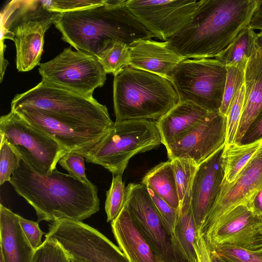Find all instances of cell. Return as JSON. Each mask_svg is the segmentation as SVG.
<instances>
[{"mask_svg":"<svg viewBox=\"0 0 262 262\" xmlns=\"http://www.w3.org/2000/svg\"><path fill=\"white\" fill-rule=\"evenodd\" d=\"M226 67L212 58L187 59L175 68L169 80L180 102H190L219 112L226 80Z\"/></svg>","mask_w":262,"mask_h":262,"instance_id":"52a82bcc","label":"cell"},{"mask_svg":"<svg viewBox=\"0 0 262 262\" xmlns=\"http://www.w3.org/2000/svg\"><path fill=\"white\" fill-rule=\"evenodd\" d=\"M262 140V110L251 122L239 144H247Z\"/></svg>","mask_w":262,"mask_h":262,"instance_id":"ab89813d","label":"cell"},{"mask_svg":"<svg viewBox=\"0 0 262 262\" xmlns=\"http://www.w3.org/2000/svg\"><path fill=\"white\" fill-rule=\"evenodd\" d=\"M0 184L9 182L11 175L20 165L21 158L19 154L4 139L1 138Z\"/></svg>","mask_w":262,"mask_h":262,"instance_id":"836d02e7","label":"cell"},{"mask_svg":"<svg viewBox=\"0 0 262 262\" xmlns=\"http://www.w3.org/2000/svg\"><path fill=\"white\" fill-rule=\"evenodd\" d=\"M19 215L0 205V260L33 262L35 250L26 238L19 224Z\"/></svg>","mask_w":262,"mask_h":262,"instance_id":"44dd1931","label":"cell"},{"mask_svg":"<svg viewBox=\"0 0 262 262\" xmlns=\"http://www.w3.org/2000/svg\"><path fill=\"white\" fill-rule=\"evenodd\" d=\"M174 170L180 208L191 204V194L198 165L191 160L174 158L170 160Z\"/></svg>","mask_w":262,"mask_h":262,"instance_id":"f1b7e54d","label":"cell"},{"mask_svg":"<svg viewBox=\"0 0 262 262\" xmlns=\"http://www.w3.org/2000/svg\"><path fill=\"white\" fill-rule=\"evenodd\" d=\"M23 105L38 108L50 116L72 122L112 128L105 105L94 97L84 96L41 81L27 91L16 95L11 107Z\"/></svg>","mask_w":262,"mask_h":262,"instance_id":"8992f818","label":"cell"},{"mask_svg":"<svg viewBox=\"0 0 262 262\" xmlns=\"http://www.w3.org/2000/svg\"><path fill=\"white\" fill-rule=\"evenodd\" d=\"M212 251L225 262H262L258 254L233 246H221Z\"/></svg>","mask_w":262,"mask_h":262,"instance_id":"74e56055","label":"cell"},{"mask_svg":"<svg viewBox=\"0 0 262 262\" xmlns=\"http://www.w3.org/2000/svg\"><path fill=\"white\" fill-rule=\"evenodd\" d=\"M33 262H74V260L59 244L46 238L35 250Z\"/></svg>","mask_w":262,"mask_h":262,"instance_id":"e575fe53","label":"cell"},{"mask_svg":"<svg viewBox=\"0 0 262 262\" xmlns=\"http://www.w3.org/2000/svg\"><path fill=\"white\" fill-rule=\"evenodd\" d=\"M212 255L214 262H225L223 259H222L220 256H219L218 255L214 253L212 251Z\"/></svg>","mask_w":262,"mask_h":262,"instance_id":"f6af8a7d","label":"cell"},{"mask_svg":"<svg viewBox=\"0 0 262 262\" xmlns=\"http://www.w3.org/2000/svg\"><path fill=\"white\" fill-rule=\"evenodd\" d=\"M129 66L169 80L178 65L185 60L171 49L167 42L140 39L129 45Z\"/></svg>","mask_w":262,"mask_h":262,"instance_id":"d6986e66","label":"cell"},{"mask_svg":"<svg viewBox=\"0 0 262 262\" xmlns=\"http://www.w3.org/2000/svg\"><path fill=\"white\" fill-rule=\"evenodd\" d=\"M257 33L248 26L215 59L226 67L242 66L247 62L256 47Z\"/></svg>","mask_w":262,"mask_h":262,"instance_id":"4316f807","label":"cell"},{"mask_svg":"<svg viewBox=\"0 0 262 262\" xmlns=\"http://www.w3.org/2000/svg\"><path fill=\"white\" fill-rule=\"evenodd\" d=\"M9 183L34 208L38 223L60 218L82 221L100 209L94 184H86L56 168L51 173H43L23 158Z\"/></svg>","mask_w":262,"mask_h":262,"instance_id":"6da1fadb","label":"cell"},{"mask_svg":"<svg viewBox=\"0 0 262 262\" xmlns=\"http://www.w3.org/2000/svg\"><path fill=\"white\" fill-rule=\"evenodd\" d=\"M200 2L128 0L125 5L154 37L165 41L190 21Z\"/></svg>","mask_w":262,"mask_h":262,"instance_id":"4fadbf2b","label":"cell"},{"mask_svg":"<svg viewBox=\"0 0 262 262\" xmlns=\"http://www.w3.org/2000/svg\"><path fill=\"white\" fill-rule=\"evenodd\" d=\"M122 176H113L110 188L106 193L105 211L107 222H112L117 217L126 202V187Z\"/></svg>","mask_w":262,"mask_h":262,"instance_id":"f546056e","label":"cell"},{"mask_svg":"<svg viewBox=\"0 0 262 262\" xmlns=\"http://www.w3.org/2000/svg\"><path fill=\"white\" fill-rule=\"evenodd\" d=\"M245 91L244 83L236 93L228 108L226 115V136L225 145L235 143L243 112Z\"/></svg>","mask_w":262,"mask_h":262,"instance_id":"4dcf8cb0","label":"cell"},{"mask_svg":"<svg viewBox=\"0 0 262 262\" xmlns=\"http://www.w3.org/2000/svg\"><path fill=\"white\" fill-rule=\"evenodd\" d=\"M224 147L198 165L191 194V209L198 230L215 203L224 180Z\"/></svg>","mask_w":262,"mask_h":262,"instance_id":"ac0fdd59","label":"cell"},{"mask_svg":"<svg viewBox=\"0 0 262 262\" xmlns=\"http://www.w3.org/2000/svg\"><path fill=\"white\" fill-rule=\"evenodd\" d=\"M126 1L104 0L100 5L62 13L54 25L63 41L77 51L96 57L108 39L128 45L140 39H151L154 36L128 10Z\"/></svg>","mask_w":262,"mask_h":262,"instance_id":"3957f363","label":"cell"},{"mask_svg":"<svg viewBox=\"0 0 262 262\" xmlns=\"http://www.w3.org/2000/svg\"><path fill=\"white\" fill-rule=\"evenodd\" d=\"M38 66L41 81L86 96L92 97L106 80L107 73L96 56L71 47Z\"/></svg>","mask_w":262,"mask_h":262,"instance_id":"ba28073f","label":"cell"},{"mask_svg":"<svg viewBox=\"0 0 262 262\" xmlns=\"http://www.w3.org/2000/svg\"><path fill=\"white\" fill-rule=\"evenodd\" d=\"M244 84L243 108L235 141L237 144L262 110V51L257 46L247 62Z\"/></svg>","mask_w":262,"mask_h":262,"instance_id":"603a6c76","label":"cell"},{"mask_svg":"<svg viewBox=\"0 0 262 262\" xmlns=\"http://www.w3.org/2000/svg\"><path fill=\"white\" fill-rule=\"evenodd\" d=\"M259 255H260L262 257V253L258 254Z\"/></svg>","mask_w":262,"mask_h":262,"instance_id":"7dc6e473","label":"cell"},{"mask_svg":"<svg viewBox=\"0 0 262 262\" xmlns=\"http://www.w3.org/2000/svg\"><path fill=\"white\" fill-rule=\"evenodd\" d=\"M257 0H202L190 21L166 41L185 59L215 57L249 25Z\"/></svg>","mask_w":262,"mask_h":262,"instance_id":"7a4b0ae2","label":"cell"},{"mask_svg":"<svg viewBox=\"0 0 262 262\" xmlns=\"http://www.w3.org/2000/svg\"><path fill=\"white\" fill-rule=\"evenodd\" d=\"M146 188L164 227L171 237L172 244L174 249L176 242V228L179 216V210L170 206L157 195L151 189L147 187Z\"/></svg>","mask_w":262,"mask_h":262,"instance_id":"d6a6232c","label":"cell"},{"mask_svg":"<svg viewBox=\"0 0 262 262\" xmlns=\"http://www.w3.org/2000/svg\"><path fill=\"white\" fill-rule=\"evenodd\" d=\"M261 187L262 145L234 181H223L216 201L198 231L203 232L234 208L246 205L249 198Z\"/></svg>","mask_w":262,"mask_h":262,"instance_id":"e0dca14e","label":"cell"},{"mask_svg":"<svg viewBox=\"0 0 262 262\" xmlns=\"http://www.w3.org/2000/svg\"><path fill=\"white\" fill-rule=\"evenodd\" d=\"M196 262H214L212 250L203 235L198 231L194 243Z\"/></svg>","mask_w":262,"mask_h":262,"instance_id":"60d3db41","label":"cell"},{"mask_svg":"<svg viewBox=\"0 0 262 262\" xmlns=\"http://www.w3.org/2000/svg\"><path fill=\"white\" fill-rule=\"evenodd\" d=\"M111 227L119 248L129 262H164L143 237L125 205Z\"/></svg>","mask_w":262,"mask_h":262,"instance_id":"ffe728a7","label":"cell"},{"mask_svg":"<svg viewBox=\"0 0 262 262\" xmlns=\"http://www.w3.org/2000/svg\"><path fill=\"white\" fill-rule=\"evenodd\" d=\"M201 233L211 250L228 246L262 253V217L246 205L234 208Z\"/></svg>","mask_w":262,"mask_h":262,"instance_id":"5bb4252c","label":"cell"},{"mask_svg":"<svg viewBox=\"0 0 262 262\" xmlns=\"http://www.w3.org/2000/svg\"><path fill=\"white\" fill-rule=\"evenodd\" d=\"M113 102L115 121H157L179 99L169 79L127 66L114 76Z\"/></svg>","mask_w":262,"mask_h":262,"instance_id":"277c9868","label":"cell"},{"mask_svg":"<svg viewBox=\"0 0 262 262\" xmlns=\"http://www.w3.org/2000/svg\"><path fill=\"white\" fill-rule=\"evenodd\" d=\"M255 42L256 46L260 48L262 51V30L258 33H257Z\"/></svg>","mask_w":262,"mask_h":262,"instance_id":"ee69618b","label":"cell"},{"mask_svg":"<svg viewBox=\"0 0 262 262\" xmlns=\"http://www.w3.org/2000/svg\"><path fill=\"white\" fill-rule=\"evenodd\" d=\"M125 205L154 253L164 261L180 262L146 186L128 184Z\"/></svg>","mask_w":262,"mask_h":262,"instance_id":"9a60e30c","label":"cell"},{"mask_svg":"<svg viewBox=\"0 0 262 262\" xmlns=\"http://www.w3.org/2000/svg\"><path fill=\"white\" fill-rule=\"evenodd\" d=\"M164 262H166V261H164Z\"/></svg>","mask_w":262,"mask_h":262,"instance_id":"c3c4849f","label":"cell"},{"mask_svg":"<svg viewBox=\"0 0 262 262\" xmlns=\"http://www.w3.org/2000/svg\"><path fill=\"white\" fill-rule=\"evenodd\" d=\"M246 67L242 66L226 67L227 75L224 96L219 111L225 117L234 96L244 83Z\"/></svg>","mask_w":262,"mask_h":262,"instance_id":"1f68e13d","label":"cell"},{"mask_svg":"<svg viewBox=\"0 0 262 262\" xmlns=\"http://www.w3.org/2000/svg\"><path fill=\"white\" fill-rule=\"evenodd\" d=\"M161 144L156 121H115L101 140L82 155L87 162L102 166L113 176H122L132 157L154 149Z\"/></svg>","mask_w":262,"mask_h":262,"instance_id":"5b68a950","label":"cell"},{"mask_svg":"<svg viewBox=\"0 0 262 262\" xmlns=\"http://www.w3.org/2000/svg\"><path fill=\"white\" fill-rule=\"evenodd\" d=\"M141 183L172 207L180 210L179 199L171 160L160 163L150 169L143 177Z\"/></svg>","mask_w":262,"mask_h":262,"instance_id":"cb8c5ba5","label":"cell"},{"mask_svg":"<svg viewBox=\"0 0 262 262\" xmlns=\"http://www.w3.org/2000/svg\"><path fill=\"white\" fill-rule=\"evenodd\" d=\"M197 233L191 204L182 206L179 210L174 246L180 262H196L194 243Z\"/></svg>","mask_w":262,"mask_h":262,"instance_id":"d4e9b609","label":"cell"},{"mask_svg":"<svg viewBox=\"0 0 262 262\" xmlns=\"http://www.w3.org/2000/svg\"><path fill=\"white\" fill-rule=\"evenodd\" d=\"M0 137L34 168L47 174L51 173L60 158L68 152L54 139L32 126L12 109L0 118Z\"/></svg>","mask_w":262,"mask_h":262,"instance_id":"30bf717a","label":"cell"},{"mask_svg":"<svg viewBox=\"0 0 262 262\" xmlns=\"http://www.w3.org/2000/svg\"><path fill=\"white\" fill-rule=\"evenodd\" d=\"M249 26L254 30H262V0H257V5Z\"/></svg>","mask_w":262,"mask_h":262,"instance_id":"7bdbcfd3","label":"cell"},{"mask_svg":"<svg viewBox=\"0 0 262 262\" xmlns=\"http://www.w3.org/2000/svg\"><path fill=\"white\" fill-rule=\"evenodd\" d=\"M246 205L254 215L262 217V187L249 198Z\"/></svg>","mask_w":262,"mask_h":262,"instance_id":"b9f144b4","label":"cell"},{"mask_svg":"<svg viewBox=\"0 0 262 262\" xmlns=\"http://www.w3.org/2000/svg\"><path fill=\"white\" fill-rule=\"evenodd\" d=\"M19 224L32 247L36 250L42 244L41 239L45 233L40 229L38 222L30 221L19 216Z\"/></svg>","mask_w":262,"mask_h":262,"instance_id":"f35d334b","label":"cell"},{"mask_svg":"<svg viewBox=\"0 0 262 262\" xmlns=\"http://www.w3.org/2000/svg\"><path fill=\"white\" fill-rule=\"evenodd\" d=\"M11 109L32 126L54 139L68 152L84 154L98 144L111 129L59 119L31 106L19 105L11 107Z\"/></svg>","mask_w":262,"mask_h":262,"instance_id":"8fae6325","label":"cell"},{"mask_svg":"<svg viewBox=\"0 0 262 262\" xmlns=\"http://www.w3.org/2000/svg\"><path fill=\"white\" fill-rule=\"evenodd\" d=\"M97 57L106 73L115 76L129 65V45L116 39L107 40L103 42Z\"/></svg>","mask_w":262,"mask_h":262,"instance_id":"83f0119b","label":"cell"},{"mask_svg":"<svg viewBox=\"0 0 262 262\" xmlns=\"http://www.w3.org/2000/svg\"><path fill=\"white\" fill-rule=\"evenodd\" d=\"M262 145V140L247 144L225 145L222 155L224 182L232 183Z\"/></svg>","mask_w":262,"mask_h":262,"instance_id":"484cf974","label":"cell"},{"mask_svg":"<svg viewBox=\"0 0 262 262\" xmlns=\"http://www.w3.org/2000/svg\"><path fill=\"white\" fill-rule=\"evenodd\" d=\"M43 9L64 13L83 9L104 4V0H52L36 1Z\"/></svg>","mask_w":262,"mask_h":262,"instance_id":"d590c367","label":"cell"},{"mask_svg":"<svg viewBox=\"0 0 262 262\" xmlns=\"http://www.w3.org/2000/svg\"><path fill=\"white\" fill-rule=\"evenodd\" d=\"M20 12L23 20L12 31L1 33L2 39L9 38L15 43L18 71L28 72L39 64L43 52L45 34L61 13L45 10L36 1H24Z\"/></svg>","mask_w":262,"mask_h":262,"instance_id":"7c38bea8","label":"cell"},{"mask_svg":"<svg viewBox=\"0 0 262 262\" xmlns=\"http://www.w3.org/2000/svg\"><path fill=\"white\" fill-rule=\"evenodd\" d=\"M210 113L190 102H180L156 121L161 142L165 147L182 138Z\"/></svg>","mask_w":262,"mask_h":262,"instance_id":"7402d4cb","label":"cell"},{"mask_svg":"<svg viewBox=\"0 0 262 262\" xmlns=\"http://www.w3.org/2000/svg\"><path fill=\"white\" fill-rule=\"evenodd\" d=\"M84 159L81 154L69 152L60 158L58 163L71 176L86 184L91 185L93 183L85 174Z\"/></svg>","mask_w":262,"mask_h":262,"instance_id":"8d00e7d4","label":"cell"},{"mask_svg":"<svg viewBox=\"0 0 262 262\" xmlns=\"http://www.w3.org/2000/svg\"><path fill=\"white\" fill-rule=\"evenodd\" d=\"M73 260H74V262H83L82 261H80V260H79L78 259H74V258H73Z\"/></svg>","mask_w":262,"mask_h":262,"instance_id":"bcb514c9","label":"cell"},{"mask_svg":"<svg viewBox=\"0 0 262 262\" xmlns=\"http://www.w3.org/2000/svg\"><path fill=\"white\" fill-rule=\"evenodd\" d=\"M226 136V117L210 113L201 123L166 149L168 160L188 159L197 165L224 147Z\"/></svg>","mask_w":262,"mask_h":262,"instance_id":"2e32d148","label":"cell"},{"mask_svg":"<svg viewBox=\"0 0 262 262\" xmlns=\"http://www.w3.org/2000/svg\"><path fill=\"white\" fill-rule=\"evenodd\" d=\"M46 238L57 242L83 262H129L119 247L82 221L60 218L51 222Z\"/></svg>","mask_w":262,"mask_h":262,"instance_id":"9c48e42d","label":"cell"}]
</instances>
